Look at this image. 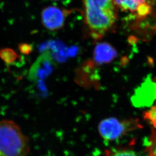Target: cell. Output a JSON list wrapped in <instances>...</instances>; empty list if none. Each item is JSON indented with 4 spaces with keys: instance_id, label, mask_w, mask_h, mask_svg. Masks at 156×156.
Masks as SVG:
<instances>
[{
    "instance_id": "13",
    "label": "cell",
    "mask_w": 156,
    "mask_h": 156,
    "mask_svg": "<svg viewBox=\"0 0 156 156\" xmlns=\"http://www.w3.org/2000/svg\"><path fill=\"white\" fill-rule=\"evenodd\" d=\"M53 1H60V0H53Z\"/></svg>"
},
{
    "instance_id": "2",
    "label": "cell",
    "mask_w": 156,
    "mask_h": 156,
    "mask_svg": "<svg viewBox=\"0 0 156 156\" xmlns=\"http://www.w3.org/2000/svg\"><path fill=\"white\" fill-rule=\"evenodd\" d=\"M30 140L13 121H0V156H28Z\"/></svg>"
},
{
    "instance_id": "5",
    "label": "cell",
    "mask_w": 156,
    "mask_h": 156,
    "mask_svg": "<svg viewBox=\"0 0 156 156\" xmlns=\"http://www.w3.org/2000/svg\"><path fill=\"white\" fill-rule=\"evenodd\" d=\"M55 66V62L51 53L49 51H44L32 65L28 78L34 82L45 79L52 73Z\"/></svg>"
},
{
    "instance_id": "4",
    "label": "cell",
    "mask_w": 156,
    "mask_h": 156,
    "mask_svg": "<svg viewBox=\"0 0 156 156\" xmlns=\"http://www.w3.org/2000/svg\"><path fill=\"white\" fill-rule=\"evenodd\" d=\"M71 10L55 6H47L41 13L42 24L48 30L55 31L63 28Z\"/></svg>"
},
{
    "instance_id": "3",
    "label": "cell",
    "mask_w": 156,
    "mask_h": 156,
    "mask_svg": "<svg viewBox=\"0 0 156 156\" xmlns=\"http://www.w3.org/2000/svg\"><path fill=\"white\" fill-rule=\"evenodd\" d=\"M142 128L137 119L118 120L108 118L102 120L98 125V132L105 140L112 141L118 140L131 131Z\"/></svg>"
},
{
    "instance_id": "7",
    "label": "cell",
    "mask_w": 156,
    "mask_h": 156,
    "mask_svg": "<svg viewBox=\"0 0 156 156\" xmlns=\"http://www.w3.org/2000/svg\"><path fill=\"white\" fill-rule=\"evenodd\" d=\"M156 99V82L150 80L143 84L132 97V102L135 106H147L154 102Z\"/></svg>"
},
{
    "instance_id": "12",
    "label": "cell",
    "mask_w": 156,
    "mask_h": 156,
    "mask_svg": "<svg viewBox=\"0 0 156 156\" xmlns=\"http://www.w3.org/2000/svg\"><path fill=\"white\" fill-rule=\"evenodd\" d=\"M154 81H155V82H156V77H155V78H154ZM154 104H155V105H156V99L155 100V101H154Z\"/></svg>"
},
{
    "instance_id": "1",
    "label": "cell",
    "mask_w": 156,
    "mask_h": 156,
    "mask_svg": "<svg viewBox=\"0 0 156 156\" xmlns=\"http://www.w3.org/2000/svg\"><path fill=\"white\" fill-rule=\"evenodd\" d=\"M84 22L94 39H101L113 29L118 12L114 0H83Z\"/></svg>"
},
{
    "instance_id": "10",
    "label": "cell",
    "mask_w": 156,
    "mask_h": 156,
    "mask_svg": "<svg viewBox=\"0 0 156 156\" xmlns=\"http://www.w3.org/2000/svg\"><path fill=\"white\" fill-rule=\"evenodd\" d=\"M107 156H138L133 151L127 149H115L111 151Z\"/></svg>"
},
{
    "instance_id": "8",
    "label": "cell",
    "mask_w": 156,
    "mask_h": 156,
    "mask_svg": "<svg viewBox=\"0 0 156 156\" xmlns=\"http://www.w3.org/2000/svg\"><path fill=\"white\" fill-rule=\"evenodd\" d=\"M117 56V52L114 47L106 42L98 44L95 47L93 53L94 62L99 65L110 63Z\"/></svg>"
},
{
    "instance_id": "11",
    "label": "cell",
    "mask_w": 156,
    "mask_h": 156,
    "mask_svg": "<svg viewBox=\"0 0 156 156\" xmlns=\"http://www.w3.org/2000/svg\"><path fill=\"white\" fill-rule=\"evenodd\" d=\"M151 142H152V144H151V152L150 156H156V132L152 131V136L151 138Z\"/></svg>"
},
{
    "instance_id": "9",
    "label": "cell",
    "mask_w": 156,
    "mask_h": 156,
    "mask_svg": "<svg viewBox=\"0 0 156 156\" xmlns=\"http://www.w3.org/2000/svg\"><path fill=\"white\" fill-rule=\"evenodd\" d=\"M144 119L147 120L156 129V105H154L147 111L145 112L144 114Z\"/></svg>"
},
{
    "instance_id": "6",
    "label": "cell",
    "mask_w": 156,
    "mask_h": 156,
    "mask_svg": "<svg viewBox=\"0 0 156 156\" xmlns=\"http://www.w3.org/2000/svg\"><path fill=\"white\" fill-rule=\"evenodd\" d=\"M116 7L124 12H129L137 19H143L152 11L150 0H114Z\"/></svg>"
}]
</instances>
